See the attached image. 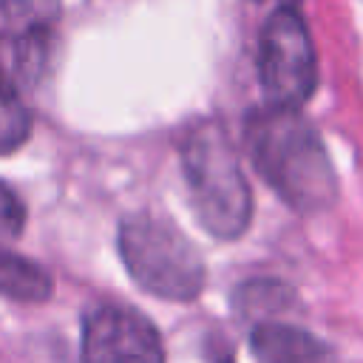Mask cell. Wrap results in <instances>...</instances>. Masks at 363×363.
Segmentation results:
<instances>
[{
  "instance_id": "obj_4",
  "label": "cell",
  "mask_w": 363,
  "mask_h": 363,
  "mask_svg": "<svg viewBox=\"0 0 363 363\" xmlns=\"http://www.w3.org/2000/svg\"><path fill=\"white\" fill-rule=\"evenodd\" d=\"M258 79L267 105L295 108L312 96L318 85V57L309 28L295 6L275 9L258 37Z\"/></svg>"
},
{
  "instance_id": "obj_1",
  "label": "cell",
  "mask_w": 363,
  "mask_h": 363,
  "mask_svg": "<svg viewBox=\"0 0 363 363\" xmlns=\"http://www.w3.org/2000/svg\"><path fill=\"white\" fill-rule=\"evenodd\" d=\"M244 139L261 179L298 213L315 216L335 204L337 173L329 150L295 108L264 105L247 116Z\"/></svg>"
},
{
  "instance_id": "obj_10",
  "label": "cell",
  "mask_w": 363,
  "mask_h": 363,
  "mask_svg": "<svg viewBox=\"0 0 363 363\" xmlns=\"http://www.w3.org/2000/svg\"><path fill=\"white\" fill-rule=\"evenodd\" d=\"M62 0H0V11L11 31L23 34H48L60 17Z\"/></svg>"
},
{
  "instance_id": "obj_9",
  "label": "cell",
  "mask_w": 363,
  "mask_h": 363,
  "mask_svg": "<svg viewBox=\"0 0 363 363\" xmlns=\"http://www.w3.org/2000/svg\"><path fill=\"white\" fill-rule=\"evenodd\" d=\"M295 301L292 289L281 281H247L238 292H235V309L247 318H258V323H267L269 315L284 312L289 303Z\"/></svg>"
},
{
  "instance_id": "obj_8",
  "label": "cell",
  "mask_w": 363,
  "mask_h": 363,
  "mask_svg": "<svg viewBox=\"0 0 363 363\" xmlns=\"http://www.w3.org/2000/svg\"><path fill=\"white\" fill-rule=\"evenodd\" d=\"M54 292L51 275L26 255L0 247V295L17 303H43Z\"/></svg>"
},
{
  "instance_id": "obj_6",
  "label": "cell",
  "mask_w": 363,
  "mask_h": 363,
  "mask_svg": "<svg viewBox=\"0 0 363 363\" xmlns=\"http://www.w3.org/2000/svg\"><path fill=\"white\" fill-rule=\"evenodd\" d=\"M250 346L258 363H335L332 349L318 335L278 320L255 323Z\"/></svg>"
},
{
  "instance_id": "obj_12",
  "label": "cell",
  "mask_w": 363,
  "mask_h": 363,
  "mask_svg": "<svg viewBox=\"0 0 363 363\" xmlns=\"http://www.w3.org/2000/svg\"><path fill=\"white\" fill-rule=\"evenodd\" d=\"M26 227V207L17 193L0 182V238H14Z\"/></svg>"
},
{
  "instance_id": "obj_11",
  "label": "cell",
  "mask_w": 363,
  "mask_h": 363,
  "mask_svg": "<svg viewBox=\"0 0 363 363\" xmlns=\"http://www.w3.org/2000/svg\"><path fill=\"white\" fill-rule=\"evenodd\" d=\"M31 136V113L20 96L0 91V153H11Z\"/></svg>"
},
{
  "instance_id": "obj_3",
  "label": "cell",
  "mask_w": 363,
  "mask_h": 363,
  "mask_svg": "<svg viewBox=\"0 0 363 363\" xmlns=\"http://www.w3.org/2000/svg\"><path fill=\"white\" fill-rule=\"evenodd\" d=\"M119 255L128 275L164 301H193L204 286V258L162 213H133L119 224Z\"/></svg>"
},
{
  "instance_id": "obj_7",
  "label": "cell",
  "mask_w": 363,
  "mask_h": 363,
  "mask_svg": "<svg viewBox=\"0 0 363 363\" xmlns=\"http://www.w3.org/2000/svg\"><path fill=\"white\" fill-rule=\"evenodd\" d=\"M45 34L0 31V91L23 96L45 71Z\"/></svg>"
},
{
  "instance_id": "obj_5",
  "label": "cell",
  "mask_w": 363,
  "mask_h": 363,
  "mask_svg": "<svg viewBox=\"0 0 363 363\" xmlns=\"http://www.w3.org/2000/svg\"><path fill=\"white\" fill-rule=\"evenodd\" d=\"M82 363H164V346L142 312L105 303L82 320Z\"/></svg>"
},
{
  "instance_id": "obj_2",
  "label": "cell",
  "mask_w": 363,
  "mask_h": 363,
  "mask_svg": "<svg viewBox=\"0 0 363 363\" xmlns=\"http://www.w3.org/2000/svg\"><path fill=\"white\" fill-rule=\"evenodd\" d=\"M179 159L199 224L224 241L244 235L252 218V193L227 130L216 119L184 125Z\"/></svg>"
}]
</instances>
